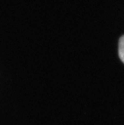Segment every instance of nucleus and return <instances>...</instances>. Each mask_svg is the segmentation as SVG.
<instances>
[{
  "mask_svg": "<svg viewBox=\"0 0 124 125\" xmlns=\"http://www.w3.org/2000/svg\"><path fill=\"white\" fill-rule=\"evenodd\" d=\"M118 55L122 62L124 63V35L120 38L118 42Z\"/></svg>",
  "mask_w": 124,
  "mask_h": 125,
  "instance_id": "f257e3e1",
  "label": "nucleus"
}]
</instances>
